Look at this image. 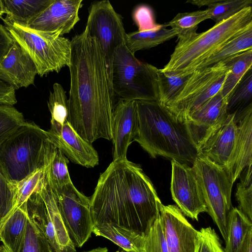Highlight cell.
I'll return each instance as SVG.
<instances>
[{
    "label": "cell",
    "mask_w": 252,
    "mask_h": 252,
    "mask_svg": "<svg viewBox=\"0 0 252 252\" xmlns=\"http://www.w3.org/2000/svg\"><path fill=\"white\" fill-rule=\"evenodd\" d=\"M138 130L134 141L152 158L161 156L193 163L198 149L185 123L158 100H136Z\"/></svg>",
    "instance_id": "3"
},
{
    "label": "cell",
    "mask_w": 252,
    "mask_h": 252,
    "mask_svg": "<svg viewBox=\"0 0 252 252\" xmlns=\"http://www.w3.org/2000/svg\"><path fill=\"white\" fill-rule=\"evenodd\" d=\"M47 104L51 116V126L48 131L58 132L67 121L68 116V99L66 92L60 84H54Z\"/></svg>",
    "instance_id": "30"
},
{
    "label": "cell",
    "mask_w": 252,
    "mask_h": 252,
    "mask_svg": "<svg viewBox=\"0 0 252 252\" xmlns=\"http://www.w3.org/2000/svg\"><path fill=\"white\" fill-rule=\"evenodd\" d=\"M252 69H249L229 96L227 114L237 113L252 103Z\"/></svg>",
    "instance_id": "34"
},
{
    "label": "cell",
    "mask_w": 252,
    "mask_h": 252,
    "mask_svg": "<svg viewBox=\"0 0 252 252\" xmlns=\"http://www.w3.org/2000/svg\"><path fill=\"white\" fill-rule=\"evenodd\" d=\"M252 228V222L238 208H232L229 216L225 252H237L248 231Z\"/></svg>",
    "instance_id": "31"
},
{
    "label": "cell",
    "mask_w": 252,
    "mask_h": 252,
    "mask_svg": "<svg viewBox=\"0 0 252 252\" xmlns=\"http://www.w3.org/2000/svg\"><path fill=\"white\" fill-rule=\"evenodd\" d=\"M250 50H252V27L229 40L200 63L195 69L213 65L232 56Z\"/></svg>",
    "instance_id": "27"
},
{
    "label": "cell",
    "mask_w": 252,
    "mask_h": 252,
    "mask_svg": "<svg viewBox=\"0 0 252 252\" xmlns=\"http://www.w3.org/2000/svg\"><path fill=\"white\" fill-rule=\"evenodd\" d=\"M11 36L27 53L40 77L59 72L70 62L71 40L58 33L34 30L15 23L3 21Z\"/></svg>",
    "instance_id": "7"
},
{
    "label": "cell",
    "mask_w": 252,
    "mask_h": 252,
    "mask_svg": "<svg viewBox=\"0 0 252 252\" xmlns=\"http://www.w3.org/2000/svg\"><path fill=\"white\" fill-rule=\"evenodd\" d=\"M207 210L226 241L229 216L233 208L231 194L233 185L227 171L210 159L198 156L192 163Z\"/></svg>",
    "instance_id": "8"
},
{
    "label": "cell",
    "mask_w": 252,
    "mask_h": 252,
    "mask_svg": "<svg viewBox=\"0 0 252 252\" xmlns=\"http://www.w3.org/2000/svg\"><path fill=\"white\" fill-rule=\"evenodd\" d=\"M237 252H252V228L247 232L243 242Z\"/></svg>",
    "instance_id": "45"
},
{
    "label": "cell",
    "mask_w": 252,
    "mask_h": 252,
    "mask_svg": "<svg viewBox=\"0 0 252 252\" xmlns=\"http://www.w3.org/2000/svg\"><path fill=\"white\" fill-rule=\"evenodd\" d=\"M84 252H108V250L106 247H98Z\"/></svg>",
    "instance_id": "46"
},
{
    "label": "cell",
    "mask_w": 252,
    "mask_h": 252,
    "mask_svg": "<svg viewBox=\"0 0 252 252\" xmlns=\"http://www.w3.org/2000/svg\"><path fill=\"white\" fill-rule=\"evenodd\" d=\"M82 0H54L28 25L30 28L63 36L69 33L80 20Z\"/></svg>",
    "instance_id": "16"
},
{
    "label": "cell",
    "mask_w": 252,
    "mask_h": 252,
    "mask_svg": "<svg viewBox=\"0 0 252 252\" xmlns=\"http://www.w3.org/2000/svg\"><path fill=\"white\" fill-rule=\"evenodd\" d=\"M158 69L140 61L122 44L112 62L110 83L114 95L123 100H158Z\"/></svg>",
    "instance_id": "6"
},
{
    "label": "cell",
    "mask_w": 252,
    "mask_h": 252,
    "mask_svg": "<svg viewBox=\"0 0 252 252\" xmlns=\"http://www.w3.org/2000/svg\"><path fill=\"white\" fill-rule=\"evenodd\" d=\"M0 252H10L5 247L3 246H0Z\"/></svg>",
    "instance_id": "48"
},
{
    "label": "cell",
    "mask_w": 252,
    "mask_h": 252,
    "mask_svg": "<svg viewBox=\"0 0 252 252\" xmlns=\"http://www.w3.org/2000/svg\"><path fill=\"white\" fill-rule=\"evenodd\" d=\"M237 126L234 151L229 176L233 183L252 163V103L235 113Z\"/></svg>",
    "instance_id": "20"
},
{
    "label": "cell",
    "mask_w": 252,
    "mask_h": 252,
    "mask_svg": "<svg viewBox=\"0 0 252 252\" xmlns=\"http://www.w3.org/2000/svg\"><path fill=\"white\" fill-rule=\"evenodd\" d=\"M223 62L189 74L174 101L166 107L180 121L186 119L221 90L228 73Z\"/></svg>",
    "instance_id": "10"
},
{
    "label": "cell",
    "mask_w": 252,
    "mask_h": 252,
    "mask_svg": "<svg viewBox=\"0 0 252 252\" xmlns=\"http://www.w3.org/2000/svg\"><path fill=\"white\" fill-rule=\"evenodd\" d=\"M195 252H225L215 230L211 227L199 231L198 241Z\"/></svg>",
    "instance_id": "41"
},
{
    "label": "cell",
    "mask_w": 252,
    "mask_h": 252,
    "mask_svg": "<svg viewBox=\"0 0 252 252\" xmlns=\"http://www.w3.org/2000/svg\"><path fill=\"white\" fill-rule=\"evenodd\" d=\"M223 62L229 71L223 83L221 93L228 99L245 74L252 68V50L232 56Z\"/></svg>",
    "instance_id": "28"
},
{
    "label": "cell",
    "mask_w": 252,
    "mask_h": 252,
    "mask_svg": "<svg viewBox=\"0 0 252 252\" xmlns=\"http://www.w3.org/2000/svg\"><path fill=\"white\" fill-rule=\"evenodd\" d=\"M53 191L69 237L76 248L82 247L93 231L90 198L80 192L72 181Z\"/></svg>",
    "instance_id": "12"
},
{
    "label": "cell",
    "mask_w": 252,
    "mask_h": 252,
    "mask_svg": "<svg viewBox=\"0 0 252 252\" xmlns=\"http://www.w3.org/2000/svg\"><path fill=\"white\" fill-rule=\"evenodd\" d=\"M187 2L198 7L207 6L210 19L216 23L226 20L242 9L252 6V0H191Z\"/></svg>",
    "instance_id": "29"
},
{
    "label": "cell",
    "mask_w": 252,
    "mask_h": 252,
    "mask_svg": "<svg viewBox=\"0 0 252 252\" xmlns=\"http://www.w3.org/2000/svg\"><path fill=\"white\" fill-rule=\"evenodd\" d=\"M16 200L15 184L8 180L0 170V221L13 210Z\"/></svg>",
    "instance_id": "40"
},
{
    "label": "cell",
    "mask_w": 252,
    "mask_h": 252,
    "mask_svg": "<svg viewBox=\"0 0 252 252\" xmlns=\"http://www.w3.org/2000/svg\"><path fill=\"white\" fill-rule=\"evenodd\" d=\"M0 14H3L4 13V7L2 0H0Z\"/></svg>",
    "instance_id": "47"
},
{
    "label": "cell",
    "mask_w": 252,
    "mask_h": 252,
    "mask_svg": "<svg viewBox=\"0 0 252 252\" xmlns=\"http://www.w3.org/2000/svg\"><path fill=\"white\" fill-rule=\"evenodd\" d=\"M159 217L169 252H195L199 236L176 205L160 206Z\"/></svg>",
    "instance_id": "14"
},
{
    "label": "cell",
    "mask_w": 252,
    "mask_h": 252,
    "mask_svg": "<svg viewBox=\"0 0 252 252\" xmlns=\"http://www.w3.org/2000/svg\"><path fill=\"white\" fill-rule=\"evenodd\" d=\"M133 17L139 28V31L157 29L162 25L156 23L152 10L146 5L137 7L134 11Z\"/></svg>",
    "instance_id": "42"
},
{
    "label": "cell",
    "mask_w": 252,
    "mask_h": 252,
    "mask_svg": "<svg viewBox=\"0 0 252 252\" xmlns=\"http://www.w3.org/2000/svg\"><path fill=\"white\" fill-rule=\"evenodd\" d=\"M177 36L171 29L162 25L157 29L126 33L125 43L133 54L138 51L155 47Z\"/></svg>",
    "instance_id": "25"
},
{
    "label": "cell",
    "mask_w": 252,
    "mask_h": 252,
    "mask_svg": "<svg viewBox=\"0 0 252 252\" xmlns=\"http://www.w3.org/2000/svg\"><path fill=\"white\" fill-rule=\"evenodd\" d=\"M98 40L110 81L112 62L117 49L125 43V32L121 16L108 0L92 3L85 30Z\"/></svg>",
    "instance_id": "11"
},
{
    "label": "cell",
    "mask_w": 252,
    "mask_h": 252,
    "mask_svg": "<svg viewBox=\"0 0 252 252\" xmlns=\"http://www.w3.org/2000/svg\"><path fill=\"white\" fill-rule=\"evenodd\" d=\"M137 130L136 100H120L114 107L112 122L113 161L126 158L128 148L134 141Z\"/></svg>",
    "instance_id": "18"
},
{
    "label": "cell",
    "mask_w": 252,
    "mask_h": 252,
    "mask_svg": "<svg viewBox=\"0 0 252 252\" xmlns=\"http://www.w3.org/2000/svg\"><path fill=\"white\" fill-rule=\"evenodd\" d=\"M210 18V11L207 8L203 10L179 13L170 21L163 25L166 27H170L176 33L178 43H183L193 37L197 34L198 25Z\"/></svg>",
    "instance_id": "26"
},
{
    "label": "cell",
    "mask_w": 252,
    "mask_h": 252,
    "mask_svg": "<svg viewBox=\"0 0 252 252\" xmlns=\"http://www.w3.org/2000/svg\"><path fill=\"white\" fill-rule=\"evenodd\" d=\"M17 102L16 90L0 70V104L13 106Z\"/></svg>",
    "instance_id": "43"
},
{
    "label": "cell",
    "mask_w": 252,
    "mask_h": 252,
    "mask_svg": "<svg viewBox=\"0 0 252 252\" xmlns=\"http://www.w3.org/2000/svg\"><path fill=\"white\" fill-rule=\"evenodd\" d=\"M188 76L170 75L158 69V101L166 107L169 106L178 95Z\"/></svg>",
    "instance_id": "33"
},
{
    "label": "cell",
    "mask_w": 252,
    "mask_h": 252,
    "mask_svg": "<svg viewBox=\"0 0 252 252\" xmlns=\"http://www.w3.org/2000/svg\"><path fill=\"white\" fill-rule=\"evenodd\" d=\"M93 232L110 240L125 252H143L145 236L107 223L94 225Z\"/></svg>",
    "instance_id": "24"
},
{
    "label": "cell",
    "mask_w": 252,
    "mask_h": 252,
    "mask_svg": "<svg viewBox=\"0 0 252 252\" xmlns=\"http://www.w3.org/2000/svg\"><path fill=\"white\" fill-rule=\"evenodd\" d=\"M0 70L16 90L33 85L37 74L31 58L15 41L0 61Z\"/></svg>",
    "instance_id": "21"
},
{
    "label": "cell",
    "mask_w": 252,
    "mask_h": 252,
    "mask_svg": "<svg viewBox=\"0 0 252 252\" xmlns=\"http://www.w3.org/2000/svg\"><path fill=\"white\" fill-rule=\"evenodd\" d=\"M68 163L67 158L56 148L46 169L48 181L52 190L61 189L71 182Z\"/></svg>",
    "instance_id": "32"
},
{
    "label": "cell",
    "mask_w": 252,
    "mask_h": 252,
    "mask_svg": "<svg viewBox=\"0 0 252 252\" xmlns=\"http://www.w3.org/2000/svg\"><path fill=\"white\" fill-rule=\"evenodd\" d=\"M25 122L23 113L13 106L0 104V145Z\"/></svg>",
    "instance_id": "37"
},
{
    "label": "cell",
    "mask_w": 252,
    "mask_h": 252,
    "mask_svg": "<svg viewBox=\"0 0 252 252\" xmlns=\"http://www.w3.org/2000/svg\"><path fill=\"white\" fill-rule=\"evenodd\" d=\"M14 40L5 26L0 23V61L6 56Z\"/></svg>",
    "instance_id": "44"
},
{
    "label": "cell",
    "mask_w": 252,
    "mask_h": 252,
    "mask_svg": "<svg viewBox=\"0 0 252 252\" xmlns=\"http://www.w3.org/2000/svg\"><path fill=\"white\" fill-rule=\"evenodd\" d=\"M252 27V6L244 8L192 38L178 43L168 63L161 70L179 76H188L229 40Z\"/></svg>",
    "instance_id": "4"
},
{
    "label": "cell",
    "mask_w": 252,
    "mask_h": 252,
    "mask_svg": "<svg viewBox=\"0 0 252 252\" xmlns=\"http://www.w3.org/2000/svg\"><path fill=\"white\" fill-rule=\"evenodd\" d=\"M28 220L25 203L15 209L0 221V240L10 252H20L24 243Z\"/></svg>",
    "instance_id": "22"
},
{
    "label": "cell",
    "mask_w": 252,
    "mask_h": 252,
    "mask_svg": "<svg viewBox=\"0 0 252 252\" xmlns=\"http://www.w3.org/2000/svg\"><path fill=\"white\" fill-rule=\"evenodd\" d=\"M47 166L35 170L23 180L15 184L16 200L13 210L25 204L31 195L41 187L46 179Z\"/></svg>",
    "instance_id": "35"
},
{
    "label": "cell",
    "mask_w": 252,
    "mask_h": 252,
    "mask_svg": "<svg viewBox=\"0 0 252 252\" xmlns=\"http://www.w3.org/2000/svg\"><path fill=\"white\" fill-rule=\"evenodd\" d=\"M252 166L246 167L241 173L237 184L236 197L238 210L252 222Z\"/></svg>",
    "instance_id": "36"
},
{
    "label": "cell",
    "mask_w": 252,
    "mask_h": 252,
    "mask_svg": "<svg viewBox=\"0 0 252 252\" xmlns=\"http://www.w3.org/2000/svg\"><path fill=\"white\" fill-rule=\"evenodd\" d=\"M2 15H3L2 14H0V19H2V18H2Z\"/></svg>",
    "instance_id": "49"
},
{
    "label": "cell",
    "mask_w": 252,
    "mask_h": 252,
    "mask_svg": "<svg viewBox=\"0 0 252 252\" xmlns=\"http://www.w3.org/2000/svg\"><path fill=\"white\" fill-rule=\"evenodd\" d=\"M49 140L74 163L87 168L98 164L99 158L92 144L85 141L66 121L58 132L46 131Z\"/></svg>",
    "instance_id": "19"
},
{
    "label": "cell",
    "mask_w": 252,
    "mask_h": 252,
    "mask_svg": "<svg viewBox=\"0 0 252 252\" xmlns=\"http://www.w3.org/2000/svg\"><path fill=\"white\" fill-rule=\"evenodd\" d=\"M56 148L46 130L33 122L26 121L0 145V170L16 184L46 167Z\"/></svg>",
    "instance_id": "5"
},
{
    "label": "cell",
    "mask_w": 252,
    "mask_h": 252,
    "mask_svg": "<svg viewBox=\"0 0 252 252\" xmlns=\"http://www.w3.org/2000/svg\"></svg>",
    "instance_id": "50"
},
{
    "label": "cell",
    "mask_w": 252,
    "mask_h": 252,
    "mask_svg": "<svg viewBox=\"0 0 252 252\" xmlns=\"http://www.w3.org/2000/svg\"><path fill=\"white\" fill-rule=\"evenodd\" d=\"M143 252H169L159 215L144 237Z\"/></svg>",
    "instance_id": "38"
},
{
    "label": "cell",
    "mask_w": 252,
    "mask_h": 252,
    "mask_svg": "<svg viewBox=\"0 0 252 252\" xmlns=\"http://www.w3.org/2000/svg\"><path fill=\"white\" fill-rule=\"evenodd\" d=\"M29 220L56 252H76L60 212L56 197L46 177L42 186L26 203Z\"/></svg>",
    "instance_id": "9"
},
{
    "label": "cell",
    "mask_w": 252,
    "mask_h": 252,
    "mask_svg": "<svg viewBox=\"0 0 252 252\" xmlns=\"http://www.w3.org/2000/svg\"><path fill=\"white\" fill-rule=\"evenodd\" d=\"M235 113L223 122L198 148V156L206 158L223 167L229 175L236 137Z\"/></svg>",
    "instance_id": "17"
},
{
    "label": "cell",
    "mask_w": 252,
    "mask_h": 252,
    "mask_svg": "<svg viewBox=\"0 0 252 252\" xmlns=\"http://www.w3.org/2000/svg\"><path fill=\"white\" fill-rule=\"evenodd\" d=\"M71 45L67 121L90 144L110 140L114 95L99 42L84 30Z\"/></svg>",
    "instance_id": "1"
},
{
    "label": "cell",
    "mask_w": 252,
    "mask_h": 252,
    "mask_svg": "<svg viewBox=\"0 0 252 252\" xmlns=\"http://www.w3.org/2000/svg\"><path fill=\"white\" fill-rule=\"evenodd\" d=\"M20 252H56L29 220L24 243Z\"/></svg>",
    "instance_id": "39"
},
{
    "label": "cell",
    "mask_w": 252,
    "mask_h": 252,
    "mask_svg": "<svg viewBox=\"0 0 252 252\" xmlns=\"http://www.w3.org/2000/svg\"><path fill=\"white\" fill-rule=\"evenodd\" d=\"M171 192L172 197L182 213L192 220L207 212L202 190L192 167L171 160Z\"/></svg>",
    "instance_id": "13"
},
{
    "label": "cell",
    "mask_w": 252,
    "mask_h": 252,
    "mask_svg": "<svg viewBox=\"0 0 252 252\" xmlns=\"http://www.w3.org/2000/svg\"><path fill=\"white\" fill-rule=\"evenodd\" d=\"M227 100L221 90L185 121L197 149L227 117Z\"/></svg>",
    "instance_id": "15"
},
{
    "label": "cell",
    "mask_w": 252,
    "mask_h": 252,
    "mask_svg": "<svg viewBox=\"0 0 252 252\" xmlns=\"http://www.w3.org/2000/svg\"><path fill=\"white\" fill-rule=\"evenodd\" d=\"M3 21L27 26L28 24L45 9L54 0H2Z\"/></svg>",
    "instance_id": "23"
},
{
    "label": "cell",
    "mask_w": 252,
    "mask_h": 252,
    "mask_svg": "<svg viewBox=\"0 0 252 252\" xmlns=\"http://www.w3.org/2000/svg\"><path fill=\"white\" fill-rule=\"evenodd\" d=\"M94 225H116L144 237L162 204L150 179L127 158L112 161L90 198Z\"/></svg>",
    "instance_id": "2"
}]
</instances>
